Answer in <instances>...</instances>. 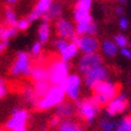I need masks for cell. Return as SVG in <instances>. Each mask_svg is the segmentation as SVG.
Here are the masks:
<instances>
[{"mask_svg":"<svg viewBox=\"0 0 131 131\" xmlns=\"http://www.w3.org/2000/svg\"><path fill=\"white\" fill-rule=\"evenodd\" d=\"M64 90L61 85H51L45 96L37 100L35 108L40 111H47L55 108L66 100Z\"/></svg>","mask_w":131,"mask_h":131,"instance_id":"cell-1","label":"cell"},{"mask_svg":"<svg viewBox=\"0 0 131 131\" xmlns=\"http://www.w3.org/2000/svg\"><path fill=\"white\" fill-rule=\"evenodd\" d=\"M120 93V85L112 80H106L99 83L93 90V98L100 106H106Z\"/></svg>","mask_w":131,"mask_h":131,"instance_id":"cell-2","label":"cell"},{"mask_svg":"<svg viewBox=\"0 0 131 131\" xmlns=\"http://www.w3.org/2000/svg\"><path fill=\"white\" fill-rule=\"evenodd\" d=\"M48 82L51 85H62L69 77L70 63L59 59H53L47 66Z\"/></svg>","mask_w":131,"mask_h":131,"instance_id":"cell-3","label":"cell"},{"mask_svg":"<svg viewBox=\"0 0 131 131\" xmlns=\"http://www.w3.org/2000/svg\"><path fill=\"white\" fill-rule=\"evenodd\" d=\"M75 106L76 114L86 124H93L95 122L101 108V106L95 101L92 96L82 100H78L75 102Z\"/></svg>","mask_w":131,"mask_h":131,"instance_id":"cell-4","label":"cell"},{"mask_svg":"<svg viewBox=\"0 0 131 131\" xmlns=\"http://www.w3.org/2000/svg\"><path fill=\"white\" fill-rule=\"evenodd\" d=\"M32 60L29 53L26 51H18L16 57L10 64L9 74L12 77H27L30 75L32 69Z\"/></svg>","mask_w":131,"mask_h":131,"instance_id":"cell-5","label":"cell"},{"mask_svg":"<svg viewBox=\"0 0 131 131\" xmlns=\"http://www.w3.org/2000/svg\"><path fill=\"white\" fill-rule=\"evenodd\" d=\"M29 111L25 108L16 107L13 109L8 120L5 122L4 129L6 131H18L27 128L29 121Z\"/></svg>","mask_w":131,"mask_h":131,"instance_id":"cell-6","label":"cell"},{"mask_svg":"<svg viewBox=\"0 0 131 131\" xmlns=\"http://www.w3.org/2000/svg\"><path fill=\"white\" fill-rule=\"evenodd\" d=\"M83 80L81 76L77 73L70 74L64 83L61 85L64 90L66 97L69 99V101L75 103L78 100H80V95H81V89H82Z\"/></svg>","mask_w":131,"mask_h":131,"instance_id":"cell-7","label":"cell"},{"mask_svg":"<svg viewBox=\"0 0 131 131\" xmlns=\"http://www.w3.org/2000/svg\"><path fill=\"white\" fill-rule=\"evenodd\" d=\"M53 46L55 50L58 52L60 59L66 62H70L79 53L78 47L74 42L64 40L61 38H57L56 40H54Z\"/></svg>","mask_w":131,"mask_h":131,"instance_id":"cell-8","label":"cell"},{"mask_svg":"<svg viewBox=\"0 0 131 131\" xmlns=\"http://www.w3.org/2000/svg\"><path fill=\"white\" fill-rule=\"evenodd\" d=\"M128 105H129V98L125 93H119L117 97H114L113 99L106 105L105 107V116L110 117V118H116L120 114H123L128 110Z\"/></svg>","mask_w":131,"mask_h":131,"instance_id":"cell-9","label":"cell"},{"mask_svg":"<svg viewBox=\"0 0 131 131\" xmlns=\"http://www.w3.org/2000/svg\"><path fill=\"white\" fill-rule=\"evenodd\" d=\"M108 79H109V71L104 64L93 69L88 74H85L82 78L83 84L86 86V89L92 91L99 83L106 81Z\"/></svg>","mask_w":131,"mask_h":131,"instance_id":"cell-10","label":"cell"},{"mask_svg":"<svg viewBox=\"0 0 131 131\" xmlns=\"http://www.w3.org/2000/svg\"><path fill=\"white\" fill-rule=\"evenodd\" d=\"M72 42H74L77 45L79 52L82 53V55L98 53V50L100 49L99 40H98L95 36L76 37Z\"/></svg>","mask_w":131,"mask_h":131,"instance_id":"cell-11","label":"cell"},{"mask_svg":"<svg viewBox=\"0 0 131 131\" xmlns=\"http://www.w3.org/2000/svg\"><path fill=\"white\" fill-rule=\"evenodd\" d=\"M103 64V57L99 53H94V54H85L82 55L78 60V71L81 75H85L93 69L100 67Z\"/></svg>","mask_w":131,"mask_h":131,"instance_id":"cell-12","label":"cell"},{"mask_svg":"<svg viewBox=\"0 0 131 131\" xmlns=\"http://www.w3.org/2000/svg\"><path fill=\"white\" fill-rule=\"evenodd\" d=\"M55 29H56L58 38L68 40V41H73L77 37L75 25L72 23V21H70L67 18L61 17L57 19L55 22Z\"/></svg>","mask_w":131,"mask_h":131,"instance_id":"cell-13","label":"cell"},{"mask_svg":"<svg viewBox=\"0 0 131 131\" xmlns=\"http://www.w3.org/2000/svg\"><path fill=\"white\" fill-rule=\"evenodd\" d=\"M55 1V0H38L34 9H32L29 15H28V19L31 22H35L38 20H42L43 17L46 15L48 12L49 7L51 6V4Z\"/></svg>","mask_w":131,"mask_h":131,"instance_id":"cell-14","label":"cell"},{"mask_svg":"<svg viewBox=\"0 0 131 131\" xmlns=\"http://www.w3.org/2000/svg\"><path fill=\"white\" fill-rule=\"evenodd\" d=\"M76 114L75 103L71 101H63L58 106L55 107V116H57L61 121L62 120H71Z\"/></svg>","mask_w":131,"mask_h":131,"instance_id":"cell-15","label":"cell"},{"mask_svg":"<svg viewBox=\"0 0 131 131\" xmlns=\"http://www.w3.org/2000/svg\"><path fill=\"white\" fill-rule=\"evenodd\" d=\"M29 77L34 80L35 82H39V81H48L47 67L40 63V62H37L36 64L32 66Z\"/></svg>","mask_w":131,"mask_h":131,"instance_id":"cell-16","label":"cell"},{"mask_svg":"<svg viewBox=\"0 0 131 131\" xmlns=\"http://www.w3.org/2000/svg\"><path fill=\"white\" fill-rule=\"evenodd\" d=\"M51 37V27L49 21L41 20V23L38 28V41L44 46L50 40Z\"/></svg>","mask_w":131,"mask_h":131,"instance_id":"cell-17","label":"cell"},{"mask_svg":"<svg viewBox=\"0 0 131 131\" xmlns=\"http://www.w3.org/2000/svg\"><path fill=\"white\" fill-rule=\"evenodd\" d=\"M62 10H63V5L61 2L59 1H54L51 6L49 7L48 12L46 13V15L43 17L42 20H46L50 22L51 20H57L59 18H61V15H62Z\"/></svg>","mask_w":131,"mask_h":131,"instance_id":"cell-18","label":"cell"},{"mask_svg":"<svg viewBox=\"0 0 131 131\" xmlns=\"http://www.w3.org/2000/svg\"><path fill=\"white\" fill-rule=\"evenodd\" d=\"M75 29H76L77 37L95 36L98 32V26L94 21H92L90 23H85V24H77V25H75Z\"/></svg>","mask_w":131,"mask_h":131,"instance_id":"cell-19","label":"cell"},{"mask_svg":"<svg viewBox=\"0 0 131 131\" xmlns=\"http://www.w3.org/2000/svg\"><path fill=\"white\" fill-rule=\"evenodd\" d=\"M100 49L102 51V54L108 58L114 57L120 52L119 47L116 45V43L112 40H104L102 42V44L100 45Z\"/></svg>","mask_w":131,"mask_h":131,"instance_id":"cell-20","label":"cell"},{"mask_svg":"<svg viewBox=\"0 0 131 131\" xmlns=\"http://www.w3.org/2000/svg\"><path fill=\"white\" fill-rule=\"evenodd\" d=\"M56 131H85V130L79 122L71 119V120H62Z\"/></svg>","mask_w":131,"mask_h":131,"instance_id":"cell-21","label":"cell"},{"mask_svg":"<svg viewBox=\"0 0 131 131\" xmlns=\"http://www.w3.org/2000/svg\"><path fill=\"white\" fill-rule=\"evenodd\" d=\"M73 20L75 22V25H77V24H85V23H90V22L94 21L91 12H86V10H82V9H77V8H75L74 12H73Z\"/></svg>","mask_w":131,"mask_h":131,"instance_id":"cell-22","label":"cell"},{"mask_svg":"<svg viewBox=\"0 0 131 131\" xmlns=\"http://www.w3.org/2000/svg\"><path fill=\"white\" fill-rule=\"evenodd\" d=\"M18 29L16 27H7L1 26L0 28V41L8 45L9 41L18 35Z\"/></svg>","mask_w":131,"mask_h":131,"instance_id":"cell-23","label":"cell"},{"mask_svg":"<svg viewBox=\"0 0 131 131\" xmlns=\"http://www.w3.org/2000/svg\"><path fill=\"white\" fill-rule=\"evenodd\" d=\"M98 126H99V129L101 131H114L117 126V121L113 118L104 116L99 120Z\"/></svg>","mask_w":131,"mask_h":131,"instance_id":"cell-24","label":"cell"},{"mask_svg":"<svg viewBox=\"0 0 131 131\" xmlns=\"http://www.w3.org/2000/svg\"><path fill=\"white\" fill-rule=\"evenodd\" d=\"M18 17L16 14L14 7L7 6L4 10V24L7 27H16V24L18 22Z\"/></svg>","mask_w":131,"mask_h":131,"instance_id":"cell-25","label":"cell"},{"mask_svg":"<svg viewBox=\"0 0 131 131\" xmlns=\"http://www.w3.org/2000/svg\"><path fill=\"white\" fill-rule=\"evenodd\" d=\"M22 96H23V99L30 105H34L36 104L38 98L36 96V93H35V90H34V86H30V85H27L23 89V92H22Z\"/></svg>","mask_w":131,"mask_h":131,"instance_id":"cell-26","label":"cell"},{"mask_svg":"<svg viewBox=\"0 0 131 131\" xmlns=\"http://www.w3.org/2000/svg\"><path fill=\"white\" fill-rule=\"evenodd\" d=\"M50 86H51V84L49 83L48 81H39V82H35L34 90H35V93H36V96H37L38 99L45 96L46 93L49 91V89H50Z\"/></svg>","mask_w":131,"mask_h":131,"instance_id":"cell-27","label":"cell"},{"mask_svg":"<svg viewBox=\"0 0 131 131\" xmlns=\"http://www.w3.org/2000/svg\"><path fill=\"white\" fill-rule=\"evenodd\" d=\"M114 131H131V114H126L117 121Z\"/></svg>","mask_w":131,"mask_h":131,"instance_id":"cell-28","label":"cell"},{"mask_svg":"<svg viewBox=\"0 0 131 131\" xmlns=\"http://www.w3.org/2000/svg\"><path fill=\"white\" fill-rule=\"evenodd\" d=\"M116 45L119 47V49H122V48H125V47H128L129 45V41H128V38L123 35V34H118L113 37V40H112Z\"/></svg>","mask_w":131,"mask_h":131,"instance_id":"cell-29","label":"cell"},{"mask_svg":"<svg viewBox=\"0 0 131 131\" xmlns=\"http://www.w3.org/2000/svg\"><path fill=\"white\" fill-rule=\"evenodd\" d=\"M42 53H43V45L39 41L35 42L30 47V52H29L30 56H34L35 58H38L42 55Z\"/></svg>","mask_w":131,"mask_h":131,"instance_id":"cell-30","label":"cell"},{"mask_svg":"<svg viewBox=\"0 0 131 131\" xmlns=\"http://www.w3.org/2000/svg\"><path fill=\"white\" fill-rule=\"evenodd\" d=\"M92 6H93V0H76L75 3V8L86 12H91Z\"/></svg>","mask_w":131,"mask_h":131,"instance_id":"cell-31","label":"cell"},{"mask_svg":"<svg viewBox=\"0 0 131 131\" xmlns=\"http://www.w3.org/2000/svg\"><path fill=\"white\" fill-rule=\"evenodd\" d=\"M31 23L32 22L28 18H22L18 20L17 24H16V28L18 29V31H25L30 27Z\"/></svg>","mask_w":131,"mask_h":131,"instance_id":"cell-32","label":"cell"},{"mask_svg":"<svg viewBox=\"0 0 131 131\" xmlns=\"http://www.w3.org/2000/svg\"><path fill=\"white\" fill-rule=\"evenodd\" d=\"M60 122H61V120L57 117V116H52L50 119H49V121H48V126L50 127V128H52V129H57L58 128V126H59V124H60Z\"/></svg>","mask_w":131,"mask_h":131,"instance_id":"cell-33","label":"cell"},{"mask_svg":"<svg viewBox=\"0 0 131 131\" xmlns=\"http://www.w3.org/2000/svg\"><path fill=\"white\" fill-rule=\"evenodd\" d=\"M8 94V89L6 83L4 82V80L0 77V99H3V98Z\"/></svg>","mask_w":131,"mask_h":131,"instance_id":"cell-34","label":"cell"},{"mask_svg":"<svg viewBox=\"0 0 131 131\" xmlns=\"http://www.w3.org/2000/svg\"><path fill=\"white\" fill-rule=\"evenodd\" d=\"M119 26L122 30H127L128 27H129V21L128 19L125 17V16H122V17H120L119 19Z\"/></svg>","mask_w":131,"mask_h":131,"instance_id":"cell-35","label":"cell"},{"mask_svg":"<svg viewBox=\"0 0 131 131\" xmlns=\"http://www.w3.org/2000/svg\"><path fill=\"white\" fill-rule=\"evenodd\" d=\"M123 57L127 58V59H131V49L129 47H125L120 49V52H119Z\"/></svg>","mask_w":131,"mask_h":131,"instance_id":"cell-36","label":"cell"},{"mask_svg":"<svg viewBox=\"0 0 131 131\" xmlns=\"http://www.w3.org/2000/svg\"><path fill=\"white\" fill-rule=\"evenodd\" d=\"M114 12H116V15H118L119 17H122V16H124V7L122 5L117 6L116 9H114Z\"/></svg>","mask_w":131,"mask_h":131,"instance_id":"cell-37","label":"cell"},{"mask_svg":"<svg viewBox=\"0 0 131 131\" xmlns=\"http://www.w3.org/2000/svg\"><path fill=\"white\" fill-rule=\"evenodd\" d=\"M18 1H19V0H4V2L6 3V5H7V6H12V7H13L15 4H17Z\"/></svg>","mask_w":131,"mask_h":131,"instance_id":"cell-38","label":"cell"},{"mask_svg":"<svg viewBox=\"0 0 131 131\" xmlns=\"http://www.w3.org/2000/svg\"><path fill=\"white\" fill-rule=\"evenodd\" d=\"M7 46H8L7 44H5V43H3V42L0 41V53H2V52L5 50V49H6Z\"/></svg>","mask_w":131,"mask_h":131,"instance_id":"cell-39","label":"cell"},{"mask_svg":"<svg viewBox=\"0 0 131 131\" xmlns=\"http://www.w3.org/2000/svg\"><path fill=\"white\" fill-rule=\"evenodd\" d=\"M127 1H128V0H118V2H119V4L120 5H124V4H126L127 3Z\"/></svg>","mask_w":131,"mask_h":131,"instance_id":"cell-40","label":"cell"},{"mask_svg":"<svg viewBox=\"0 0 131 131\" xmlns=\"http://www.w3.org/2000/svg\"><path fill=\"white\" fill-rule=\"evenodd\" d=\"M128 110H129V112H130V114H131V98L129 99V105H128Z\"/></svg>","mask_w":131,"mask_h":131,"instance_id":"cell-41","label":"cell"},{"mask_svg":"<svg viewBox=\"0 0 131 131\" xmlns=\"http://www.w3.org/2000/svg\"><path fill=\"white\" fill-rule=\"evenodd\" d=\"M18 131H27V128H25V129H22V130H18Z\"/></svg>","mask_w":131,"mask_h":131,"instance_id":"cell-42","label":"cell"},{"mask_svg":"<svg viewBox=\"0 0 131 131\" xmlns=\"http://www.w3.org/2000/svg\"><path fill=\"white\" fill-rule=\"evenodd\" d=\"M0 131H6L4 128H0Z\"/></svg>","mask_w":131,"mask_h":131,"instance_id":"cell-43","label":"cell"},{"mask_svg":"<svg viewBox=\"0 0 131 131\" xmlns=\"http://www.w3.org/2000/svg\"><path fill=\"white\" fill-rule=\"evenodd\" d=\"M128 47L131 49V42H129V45H128Z\"/></svg>","mask_w":131,"mask_h":131,"instance_id":"cell-44","label":"cell"},{"mask_svg":"<svg viewBox=\"0 0 131 131\" xmlns=\"http://www.w3.org/2000/svg\"><path fill=\"white\" fill-rule=\"evenodd\" d=\"M41 131H48V130H47V129H42Z\"/></svg>","mask_w":131,"mask_h":131,"instance_id":"cell-45","label":"cell"},{"mask_svg":"<svg viewBox=\"0 0 131 131\" xmlns=\"http://www.w3.org/2000/svg\"><path fill=\"white\" fill-rule=\"evenodd\" d=\"M130 83H131V78H130Z\"/></svg>","mask_w":131,"mask_h":131,"instance_id":"cell-46","label":"cell"},{"mask_svg":"<svg viewBox=\"0 0 131 131\" xmlns=\"http://www.w3.org/2000/svg\"><path fill=\"white\" fill-rule=\"evenodd\" d=\"M0 28H1V26H0Z\"/></svg>","mask_w":131,"mask_h":131,"instance_id":"cell-47","label":"cell"}]
</instances>
